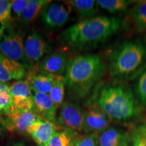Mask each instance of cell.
I'll list each match as a JSON object with an SVG mask.
<instances>
[{"label": "cell", "mask_w": 146, "mask_h": 146, "mask_svg": "<svg viewBox=\"0 0 146 146\" xmlns=\"http://www.w3.org/2000/svg\"><path fill=\"white\" fill-rule=\"evenodd\" d=\"M123 22L117 17L98 16L81 21L62 33V41L74 50H83L96 46L123 28Z\"/></svg>", "instance_id": "cell-1"}, {"label": "cell", "mask_w": 146, "mask_h": 146, "mask_svg": "<svg viewBox=\"0 0 146 146\" xmlns=\"http://www.w3.org/2000/svg\"><path fill=\"white\" fill-rule=\"evenodd\" d=\"M94 102L111 120L130 123L139 117L140 108L135 96L123 82L103 85L97 91Z\"/></svg>", "instance_id": "cell-2"}, {"label": "cell", "mask_w": 146, "mask_h": 146, "mask_svg": "<svg viewBox=\"0 0 146 146\" xmlns=\"http://www.w3.org/2000/svg\"><path fill=\"white\" fill-rule=\"evenodd\" d=\"M106 71L103 58L98 54H85L70 60L66 70V88L76 98H83L100 82Z\"/></svg>", "instance_id": "cell-3"}, {"label": "cell", "mask_w": 146, "mask_h": 146, "mask_svg": "<svg viewBox=\"0 0 146 146\" xmlns=\"http://www.w3.org/2000/svg\"><path fill=\"white\" fill-rule=\"evenodd\" d=\"M145 60L146 49L141 42H124L111 54L109 63L110 75L115 81H123L139 72Z\"/></svg>", "instance_id": "cell-4"}, {"label": "cell", "mask_w": 146, "mask_h": 146, "mask_svg": "<svg viewBox=\"0 0 146 146\" xmlns=\"http://www.w3.org/2000/svg\"><path fill=\"white\" fill-rule=\"evenodd\" d=\"M0 54L9 59L18 62L25 66H30L25 56L24 41L19 33L5 29L0 41Z\"/></svg>", "instance_id": "cell-5"}, {"label": "cell", "mask_w": 146, "mask_h": 146, "mask_svg": "<svg viewBox=\"0 0 146 146\" xmlns=\"http://www.w3.org/2000/svg\"><path fill=\"white\" fill-rule=\"evenodd\" d=\"M40 118L33 111L12 108L8 114L0 116V120L3 127L11 132L27 134L31 126Z\"/></svg>", "instance_id": "cell-6"}, {"label": "cell", "mask_w": 146, "mask_h": 146, "mask_svg": "<svg viewBox=\"0 0 146 146\" xmlns=\"http://www.w3.org/2000/svg\"><path fill=\"white\" fill-rule=\"evenodd\" d=\"M85 111L78 106L70 102H65L60 107L56 123L65 130L74 133L84 131Z\"/></svg>", "instance_id": "cell-7"}, {"label": "cell", "mask_w": 146, "mask_h": 146, "mask_svg": "<svg viewBox=\"0 0 146 146\" xmlns=\"http://www.w3.org/2000/svg\"><path fill=\"white\" fill-rule=\"evenodd\" d=\"M72 7L66 1L64 3H50L42 9L41 21L49 29H58L68 21Z\"/></svg>", "instance_id": "cell-8"}, {"label": "cell", "mask_w": 146, "mask_h": 146, "mask_svg": "<svg viewBox=\"0 0 146 146\" xmlns=\"http://www.w3.org/2000/svg\"><path fill=\"white\" fill-rule=\"evenodd\" d=\"M50 50V45L43 36L36 31L31 33L24 42L25 58L31 66L37 64Z\"/></svg>", "instance_id": "cell-9"}, {"label": "cell", "mask_w": 146, "mask_h": 146, "mask_svg": "<svg viewBox=\"0 0 146 146\" xmlns=\"http://www.w3.org/2000/svg\"><path fill=\"white\" fill-rule=\"evenodd\" d=\"M12 97V108L22 110L33 111V94L27 79L14 82L9 86Z\"/></svg>", "instance_id": "cell-10"}, {"label": "cell", "mask_w": 146, "mask_h": 146, "mask_svg": "<svg viewBox=\"0 0 146 146\" xmlns=\"http://www.w3.org/2000/svg\"><path fill=\"white\" fill-rule=\"evenodd\" d=\"M112 121L98 106H91L85 111L84 131L87 134L100 135L110 127Z\"/></svg>", "instance_id": "cell-11"}, {"label": "cell", "mask_w": 146, "mask_h": 146, "mask_svg": "<svg viewBox=\"0 0 146 146\" xmlns=\"http://www.w3.org/2000/svg\"><path fill=\"white\" fill-rule=\"evenodd\" d=\"M69 62L66 52L60 49L45 58L38 65V70L52 75L63 76Z\"/></svg>", "instance_id": "cell-12"}, {"label": "cell", "mask_w": 146, "mask_h": 146, "mask_svg": "<svg viewBox=\"0 0 146 146\" xmlns=\"http://www.w3.org/2000/svg\"><path fill=\"white\" fill-rule=\"evenodd\" d=\"M58 131L56 123L40 118L29 129V135L39 146H48L54 135Z\"/></svg>", "instance_id": "cell-13"}, {"label": "cell", "mask_w": 146, "mask_h": 146, "mask_svg": "<svg viewBox=\"0 0 146 146\" xmlns=\"http://www.w3.org/2000/svg\"><path fill=\"white\" fill-rule=\"evenodd\" d=\"M26 68L23 64L5 57L0 54V82L7 83L21 81L26 76Z\"/></svg>", "instance_id": "cell-14"}, {"label": "cell", "mask_w": 146, "mask_h": 146, "mask_svg": "<svg viewBox=\"0 0 146 146\" xmlns=\"http://www.w3.org/2000/svg\"><path fill=\"white\" fill-rule=\"evenodd\" d=\"M33 103V112L43 119L56 123L58 108L49 95L34 93Z\"/></svg>", "instance_id": "cell-15"}, {"label": "cell", "mask_w": 146, "mask_h": 146, "mask_svg": "<svg viewBox=\"0 0 146 146\" xmlns=\"http://www.w3.org/2000/svg\"><path fill=\"white\" fill-rule=\"evenodd\" d=\"M130 143V133L114 127H109L98 135L99 146H126Z\"/></svg>", "instance_id": "cell-16"}, {"label": "cell", "mask_w": 146, "mask_h": 146, "mask_svg": "<svg viewBox=\"0 0 146 146\" xmlns=\"http://www.w3.org/2000/svg\"><path fill=\"white\" fill-rule=\"evenodd\" d=\"M56 76L39 71V72H30L27 79L31 89L34 93L49 95Z\"/></svg>", "instance_id": "cell-17"}, {"label": "cell", "mask_w": 146, "mask_h": 146, "mask_svg": "<svg viewBox=\"0 0 146 146\" xmlns=\"http://www.w3.org/2000/svg\"><path fill=\"white\" fill-rule=\"evenodd\" d=\"M75 10L81 21L94 17L98 12V5L95 0H70L65 1Z\"/></svg>", "instance_id": "cell-18"}, {"label": "cell", "mask_w": 146, "mask_h": 146, "mask_svg": "<svg viewBox=\"0 0 146 146\" xmlns=\"http://www.w3.org/2000/svg\"><path fill=\"white\" fill-rule=\"evenodd\" d=\"M131 17L138 32L146 31V0L139 1L131 12Z\"/></svg>", "instance_id": "cell-19"}, {"label": "cell", "mask_w": 146, "mask_h": 146, "mask_svg": "<svg viewBox=\"0 0 146 146\" xmlns=\"http://www.w3.org/2000/svg\"><path fill=\"white\" fill-rule=\"evenodd\" d=\"M51 2L52 1L48 0H30L20 19L24 23H31L35 19L38 14H40L44 6Z\"/></svg>", "instance_id": "cell-20"}, {"label": "cell", "mask_w": 146, "mask_h": 146, "mask_svg": "<svg viewBox=\"0 0 146 146\" xmlns=\"http://www.w3.org/2000/svg\"><path fill=\"white\" fill-rule=\"evenodd\" d=\"M66 91V84L63 76H57L53 85L49 96L54 103L56 107H61L64 103Z\"/></svg>", "instance_id": "cell-21"}, {"label": "cell", "mask_w": 146, "mask_h": 146, "mask_svg": "<svg viewBox=\"0 0 146 146\" xmlns=\"http://www.w3.org/2000/svg\"><path fill=\"white\" fill-rule=\"evenodd\" d=\"M132 1L127 0H98V7L101 8L110 13L123 12L127 10Z\"/></svg>", "instance_id": "cell-22"}, {"label": "cell", "mask_w": 146, "mask_h": 146, "mask_svg": "<svg viewBox=\"0 0 146 146\" xmlns=\"http://www.w3.org/2000/svg\"><path fill=\"white\" fill-rule=\"evenodd\" d=\"M74 133L68 130L58 131L52 138L48 146H74L77 139Z\"/></svg>", "instance_id": "cell-23"}, {"label": "cell", "mask_w": 146, "mask_h": 146, "mask_svg": "<svg viewBox=\"0 0 146 146\" xmlns=\"http://www.w3.org/2000/svg\"><path fill=\"white\" fill-rule=\"evenodd\" d=\"M12 108L9 85L0 82V116L7 115Z\"/></svg>", "instance_id": "cell-24"}, {"label": "cell", "mask_w": 146, "mask_h": 146, "mask_svg": "<svg viewBox=\"0 0 146 146\" xmlns=\"http://www.w3.org/2000/svg\"><path fill=\"white\" fill-rule=\"evenodd\" d=\"M130 138L132 146H146V122L133 128Z\"/></svg>", "instance_id": "cell-25"}, {"label": "cell", "mask_w": 146, "mask_h": 146, "mask_svg": "<svg viewBox=\"0 0 146 146\" xmlns=\"http://www.w3.org/2000/svg\"><path fill=\"white\" fill-rule=\"evenodd\" d=\"M135 94L139 103L146 106V70L142 72L137 80Z\"/></svg>", "instance_id": "cell-26"}, {"label": "cell", "mask_w": 146, "mask_h": 146, "mask_svg": "<svg viewBox=\"0 0 146 146\" xmlns=\"http://www.w3.org/2000/svg\"><path fill=\"white\" fill-rule=\"evenodd\" d=\"M12 1L0 0V23L7 25L12 18Z\"/></svg>", "instance_id": "cell-27"}, {"label": "cell", "mask_w": 146, "mask_h": 146, "mask_svg": "<svg viewBox=\"0 0 146 146\" xmlns=\"http://www.w3.org/2000/svg\"><path fill=\"white\" fill-rule=\"evenodd\" d=\"M74 146H99L98 135L86 134L76 139Z\"/></svg>", "instance_id": "cell-28"}, {"label": "cell", "mask_w": 146, "mask_h": 146, "mask_svg": "<svg viewBox=\"0 0 146 146\" xmlns=\"http://www.w3.org/2000/svg\"><path fill=\"white\" fill-rule=\"evenodd\" d=\"M30 0H14L12 4V16L20 18Z\"/></svg>", "instance_id": "cell-29"}, {"label": "cell", "mask_w": 146, "mask_h": 146, "mask_svg": "<svg viewBox=\"0 0 146 146\" xmlns=\"http://www.w3.org/2000/svg\"><path fill=\"white\" fill-rule=\"evenodd\" d=\"M6 27H7V25L0 23V41H1V38H2L3 33H4Z\"/></svg>", "instance_id": "cell-30"}, {"label": "cell", "mask_w": 146, "mask_h": 146, "mask_svg": "<svg viewBox=\"0 0 146 146\" xmlns=\"http://www.w3.org/2000/svg\"><path fill=\"white\" fill-rule=\"evenodd\" d=\"M9 146H27V145H25V144L23 143V142L18 141V142H14L13 143L10 144Z\"/></svg>", "instance_id": "cell-31"}, {"label": "cell", "mask_w": 146, "mask_h": 146, "mask_svg": "<svg viewBox=\"0 0 146 146\" xmlns=\"http://www.w3.org/2000/svg\"><path fill=\"white\" fill-rule=\"evenodd\" d=\"M1 125H2L1 123V120H0V133H1Z\"/></svg>", "instance_id": "cell-32"}, {"label": "cell", "mask_w": 146, "mask_h": 146, "mask_svg": "<svg viewBox=\"0 0 146 146\" xmlns=\"http://www.w3.org/2000/svg\"><path fill=\"white\" fill-rule=\"evenodd\" d=\"M126 146H132L131 145H126Z\"/></svg>", "instance_id": "cell-33"}]
</instances>
